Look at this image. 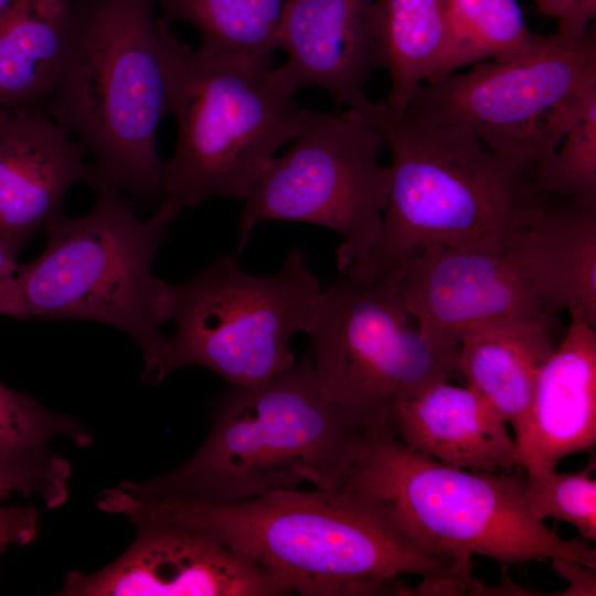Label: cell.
Listing matches in <instances>:
<instances>
[{"mask_svg":"<svg viewBox=\"0 0 596 596\" xmlns=\"http://www.w3.org/2000/svg\"><path fill=\"white\" fill-rule=\"evenodd\" d=\"M594 92L593 24L583 34L538 35L519 54L423 84L405 111L470 130L533 183Z\"/></svg>","mask_w":596,"mask_h":596,"instance_id":"ba28073f","label":"cell"},{"mask_svg":"<svg viewBox=\"0 0 596 596\" xmlns=\"http://www.w3.org/2000/svg\"><path fill=\"white\" fill-rule=\"evenodd\" d=\"M157 0H73L62 79L43 111L93 157L96 192L162 200L158 128L169 111Z\"/></svg>","mask_w":596,"mask_h":596,"instance_id":"3957f363","label":"cell"},{"mask_svg":"<svg viewBox=\"0 0 596 596\" xmlns=\"http://www.w3.org/2000/svg\"><path fill=\"white\" fill-rule=\"evenodd\" d=\"M39 530L34 508L23 504L0 505V553L11 544L33 542Z\"/></svg>","mask_w":596,"mask_h":596,"instance_id":"83f0119b","label":"cell"},{"mask_svg":"<svg viewBox=\"0 0 596 596\" xmlns=\"http://www.w3.org/2000/svg\"><path fill=\"white\" fill-rule=\"evenodd\" d=\"M57 437L78 447L92 444L74 418L52 413L0 383V477L17 481L24 496H38L50 509L68 497L70 464L49 447Z\"/></svg>","mask_w":596,"mask_h":596,"instance_id":"44dd1931","label":"cell"},{"mask_svg":"<svg viewBox=\"0 0 596 596\" xmlns=\"http://www.w3.org/2000/svg\"><path fill=\"white\" fill-rule=\"evenodd\" d=\"M105 512L202 532L287 581L302 596L402 595L400 575L471 578L451 558L397 530L375 507L339 490H279L234 502L135 500L116 487Z\"/></svg>","mask_w":596,"mask_h":596,"instance_id":"6da1fadb","label":"cell"},{"mask_svg":"<svg viewBox=\"0 0 596 596\" xmlns=\"http://www.w3.org/2000/svg\"><path fill=\"white\" fill-rule=\"evenodd\" d=\"M13 491L23 493L22 487L17 481L0 477V501Z\"/></svg>","mask_w":596,"mask_h":596,"instance_id":"4dcf8cb0","label":"cell"},{"mask_svg":"<svg viewBox=\"0 0 596 596\" xmlns=\"http://www.w3.org/2000/svg\"><path fill=\"white\" fill-rule=\"evenodd\" d=\"M536 36L515 0H448L444 52L425 84L467 65L519 54Z\"/></svg>","mask_w":596,"mask_h":596,"instance_id":"cb8c5ba5","label":"cell"},{"mask_svg":"<svg viewBox=\"0 0 596 596\" xmlns=\"http://www.w3.org/2000/svg\"><path fill=\"white\" fill-rule=\"evenodd\" d=\"M540 11L557 23V32L583 34L596 15V0H535Z\"/></svg>","mask_w":596,"mask_h":596,"instance_id":"4316f807","label":"cell"},{"mask_svg":"<svg viewBox=\"0 0 596 596\" xmlns=\"http://www.w3.org/2000/svg\"><path fill=\"white\" fill-rule=\"evenodd\" d=\"M85 215H62L45 225L46 246L32 262L18 265L17 283L26 318L81 319L120 329L139 345L143 380H163L168 284L152 272L167 240L168 221L156 212L139 219L131 201L115 192L97 193Z\"/></svg>","mask_w":596,"mask_h":596,"instance_id":"52a82bcc","label":"cell"},{"mask_svg":"<svg viewBox=\"0 0 596 596\" xmlns=\"http://www.w3.org/2000/svg\"><path fill=\"white\" fill-rule=\"evenodd\" d=\"M321 290L297 247L270 275L249 274L223 254L189 281L168 284L166 313L175 332L166 338L163 379L201 365L231 386L253 387L291 369V337L308 333Z\"/></svg>","mask_w":596,"mask_h":596,"instance_id":"9c48e42d","label":"cell"},{"mask_svg":"<svg viewBox=\"0 0 596 596\" xmlns=\"http://www.w3.org/2000/svg\"><path fill=\"white\" fill-rule=\"evenodd\" d=\"M326 397L371 423L458 371V352L433 349L384 273L371 279L345 274L321 290L307 333Z\"/></svg>","mask_w":596,"mask_h":596,"instance_id":"8fae6325","label":"cell"},{"mask_svg":"<svg viewBox=\"0 0 596 596\" xmlns=\"http://www.w3.org/2000/svg\"><path fill=\"white\" fill-rule=\"evenodd\" d=\"M88 156L42 109H0V238L19 252L34 231L62 215L71 187L96 191Z\"/></svg>","mask_w":596,"mask_h":596,"instance_id":"5bb4252c","label":"cell"},{"mask_svg":"<svg viewBox=\"0 0 596 596\" xmlns=\"http://www.w3.org/2000/svg\"><path fill=\"white\" fill-rule=\"evenodd\" d=\"M18 251L0 238V315L26 319L17 283Z\"/></svg>","mask_w":596,"mask_h":596,"instance_id":"f1b7e54d","label":"cell"},{"mask_svg":"<svg viewBox=\"0 0 596 596\" xmlns=\"http://www.w3.org/2000/svg\"><path fill=\"white\" fill-rule=\"evenodd\" d=\"M596 444V331L571 319L561 343L542 363L525 432L517 441L518 468L555 469L571 454Z\"/></svg>","mask_w":596,"mask_h":596,"instance_id":"2e32d148","label":"cell"},{"mask_svg":"<svg viewBox=\"0 0 596 596\" xmlns=\"http://www.w3.org/2000/svg\"><path fill=\"white\" fill-rule=\"evenodd\" d=\"M174 155L162 166L158 213L173 221L211 196L245 200L299 131L305 108L279 67L210 55L181 42L158 19Z\"/></svg>","mask_w":596,"mask_h":596,"instance_id":"5b68a950","label":"cell"},{"mask_svg":"<svg viewBox=\"0 0 596 596\" xmlns=\"http://www.w3.org/2000/svg\"><path fill=\"white\" fill-rule=\"evenodd\" d=\"M374 0H286L278 66L295 92L326 91L337 106L356 108L366 99L365 86L383 68L375 33Z\"/></svg>","mask_w":596,"mask_h":596,"instance_id":"9a60e30c","label":"cell"},{"mask_svg":"<svg viewBox=\"0 0 596 596\" xmlns=\"http://www.w3.org/2000/svg\"><path fill=\"white\" fill-rule=\"evenodd\" d=\"M386 424L407 447L443 464L483 472L518 469L507 424L468 386L434 383L397 402Z\"/></svg>","mask_w":596,"mask_h":596,"instance_id":"e0dca14e","label":"cell"},{"mask_svg":"<svg viewBox=\"0 0 596 596\" xmlns=\"http://www.w3.org/2000/svg\"><path fill=\"white\" fill-rule=\"evenodd\" d=\"M447 1H373V24L391 84L384 103L394 114H404L440 62L446 40Z\"/></svg>","mask_w":596,"mask_h":596,"instance_id":"7402d4cb","label":"cell"},{"mask_svg":"<svg viewBox=\"0 0 596 596\" xmlns=\"http://www.w3.org/2000/svg\"><path fill=\"white\" fill-rule=\"evenodd\" d=\"M373 424L326 397L309 351L260 385L223 393L206 439L183 465L116 488L139 501L234 502L302 482L338 492Z\"/></svg>","mask_w":596,"mask_h":596,"instance_id":"7a4b0ae2","label":"cell"},{"mask_svg":"<svg viewBox=\"0 0 596 596\" xmlns=\"http://www.w3.org/2000/svg\"><path fill=\"white\" fill-rule=\"evenodd\" d=\"M552 566L556 574L568 582V587L557 596H595L596 568L567 558H553Z\"/></svg>","mask_w":596,"mask_h":596,"instance_id":"f546056e","label":"cell"},{"mask_svg":"<svg viewBox=\"0 0 596 596\" xmlns=\"http://www.w3.org/2000/svg\"><path fill=\"white\" fill-rule=\"evenodd\" d=\"M555 345L551 318L493 327L466 337L458 348V371L467 386L514 432L526 428L539 370Z\"/></svg>","mask_w":596,"mask_h":596,"instance_id":"d6986e66","label":"cell"},{"mask_svg":"<svg viewBox=\"0 0 596 596\" xmlns=\"http://www.w3.org/2000/svg\"><path fill=\"white\" fill-rule=\"evenodd\" d=\"M286 0H157L160 18L193 25L196 50L273 66Z\"/></svg>","mask_w":596,"mask_h":596,"instance_id":"603a6c76","label":"cell"},{"mask_svg":"<svg viewBox=\"0 0 596 596\" xmlns=\"http://www.w3.org/2000/svg\"><path fill=\"white\" fill-rule=\"evenodd\" d=\"M595 461L584 469L561 473L556 469L526 473L525 501L539 520L553 518L575 526L588 541L596 540Z\"/></svg>","mask_w":596,"mask_h":596,"instance_id":"484cf974","label":"cell"},{"mask_svg":"<svg viewBox=\"0 0 596 596\" xmlns=\"http://www.w3.org/2000/svg\"><path fill=\"white\" fill-rule=\"evenodd\" d=\"M137 535L102 570L70 572L65 596H281L286 579L215 539L168 522L138 521Z\"/></svg>","mask_w":596,"mask_h":596,"instance_id":"4fadbf2b","label":"cell"},{"mask_svg":"<svg viewBox=\"0 0 596 596\" xmlns=\"http://www.w3.org/2000/svg\"><path fill=\"white\" fill-rule=\"evenodd\" d=\"M525 230L533 285L545 313L566 311L596 327V203L538 193Z\"/></svg>","mask_w":596,"mask_h":596,"instance_id":"ac0fdd59","label":"cell"},{"mask_svg":"<svg viewBox=\"0 0 596 596\" xmlns=\"http://www.w3.org/2000/svg\"><path fill=\"white\" fill-rule=\"evenodd\" d=\"M22 0H0V23Z\"/></svg>","mask_w":596,"mask_h":596,"instance_id":"1f68e13d","label":"cell"},{"mask_svg":"<svg viewBox=\"0 0 596 596\" xmlns=\"http://www.w3.org/2000/svg\"><path fill=\"white\" fill-rule=\"evenodd\" d=\"M384 273L394 277L422 337L438 351L458 352L480 330L552 318L533 285L525 224L500 243L419 245Z\"/></svg>","mask_w":596,"mask_h":596,"instance_id":"7c38bea8","label":"cell"},{"mask_svg":"<svg viewBox=\"0 0 596 596\" xmlns=\"http://www.w3.org/2000/svg\"><path fill=\"white\" fill-rule=\"evenodd\" d=\"M532 185L544 195L596 203V92Z\"/></svg>","mask_w":596,"mask_h":596,"instance_id":"d4e9b609","label":"cell"},{"mask_svg":"<svg viewBox=\"0 0 596 596\" xmlns=\"http://www.w3.org/2000/svg\"><path fill=\"white\" fill-rule=\"evenodd\" d=\"M355 109L390 150L391 181L377 242L342 274L371 279L419 245L500 243L525 224L538 196L532 182L470 130L369 98Z\"/></svg>","mask_w":596,"mask_h":596,"instance_id":"8992f818","label":"cell"},{"mask_svg":"<svg viewBox=\"0 0 596 596\" xmlns=\"http://www.w3.org/2000/svg\"><path fill=\"white\" fill-rule=\"evenodd\" d=\"M275 157L244 200L240 249L260 223L289 221L329 228L342 237V273L375 245L382 230L391 171L379 162L383 143L360 110L332 115L306 109L299 131Z\"/></svg>","mask_w":596,"mask_h":596,"instance_id":"30bf717a","label":"cell"},{"mask_svg":"<svg viewBox=\"0 0 596 596\" xmlns=\"http://www.w3.org/2000/svg\"><path fill=\"white\" fill-rule=\"evenodd\" d=\"M520 470L443 464L407 447L382 422L365 430L340 490L363 498L397 530L468 573L475 554L502 568L547 558L596 568L588 540H564L533 515Z\"/></svg>","mask_w":596,"mask_h":596,"instance_id":"277c9868","label":"cell"},{"mask_svg":"<svg viewBox=\"0 0 596 596\" xmlns=\"http://www.w3.org/2000/svg\"><path fill=\"white\" fill-rule=\"evenodd\" d=\"M73 0H22L0 23V109H43L68 51Z\"/></svg>","mask_w":596,"mask_h":596,"instance_id":"ffe728a7","label":"cell"}]
</instances>
